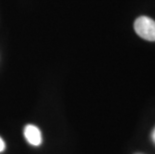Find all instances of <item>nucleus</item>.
Returning a JSON list of instances; mask_svg holds the SVG:
<instances>
[{"instance_id": "nucleus-1", "label": "nucleus", "mask_w": 155, "mask_h": 154, "mask_svg": "<svg viewBox=\"0 0 155 154\" xmlns=\"http://www.w3.org/2000/svg\"><path fill=\"white\" fill-rule=\"evenodd\" d=\"M134 30L141 38L155 41V21L147 16H140L134 22Z\"/></svg>"}, {"instance_id": "nucleus-2", "label": "nucleus", "mask_w": 155, "mask_h": 154, "mask_svg": "<svg viewBox=\"0 0 155 154\" xmlns=\"http://www.w3.org/2000/svg\"><path fill=\"white\" fill-rule=\"evenodd\" d=\"M24 136L29 144L33 146H39L42 142L41 131L33 124H28L24 128Z\"/></svg>"}, {"instance_id": "nucleus-3", "label": "nucleus", "mask_w": 155, "mask_h": 154, "mask_svg": "<svg viewBox=\"0 0 155 154\" xmlns=\"http://www.w3.org/2000/svg\"><path fill=\"white\" fill-rule=\"evenodd\" d=\"M4 149H5V142H4V140L0 137V153L2 151H4Z\"/></svg>"}, {"instance_id": "nucleus-4", "label": "nucleus", "mask_w": 155, "mask_h": 154, "mask_svg": "<svg viewBox=\"0 0 155 154\" xmlns=\"http://www.w3.org/2000/svg\"><path fill=\"white\" fill-rule=\"evenodd\" d=\"M152 140H153V142L155 143V128L153 129V132H152Z\"/></svg>"}]
</instances>
